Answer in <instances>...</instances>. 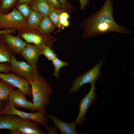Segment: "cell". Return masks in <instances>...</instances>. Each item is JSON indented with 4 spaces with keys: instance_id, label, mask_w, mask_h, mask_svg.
Masks as SVG:
<instances>
[{
    "instance_id": "16",
    "label": "cell",
    "mask_w": 134,
    "mask_h": 134,
    "mask_svg": "<svg viewBox=\"0 0 134 134\" xmlns=\"http://www.w3.org/2000/svg\"><path fill=\"white\" fill-rule=\"evenodd\" d=\"M16 116L7 114L0 115V129L9 130L11 134H21L16 128L15 120Z\"/></svg>"
},
{
    "instance_id": "26",
    "label": "cell",
    "mask_w": 134,
    "mask_h": 134,
    "mask_svg": "<svg viewBox=\"0 0 134 134\" xmlns=\"http://www.w3.org/2000/svg\"><path fill=\"white\" fill-rule=\"evenodd\" d=\"M68 13L65 11H63L61 13L60 17V24L63 27H67L69 25L68 19L69 18Z\"/></svg>"
},
{
    "instance_id": "29",
    "label": "cell",
    "mask_w": 134,
    "mask_h": 134,
    "mask_svg": "<svg viewBox=\"0 0 134 134\" xmlns=\"http://www.w3.org/2000/svg\"><path fill=\"white\" fill-rule=\"evenodd\" d=\"M46 0L52 5L55 8L64 10L62 5L57 0Z\"/></svg>"
},
{
    "instance_id": "22",
    "label": "cell",
    "mask_w": 134,
    "mask_h": 134,
    "mask_svg": "<svg viewBox=\"0 0 134 134\" xmlns=\"http://www.w3.org/2000/svg\"><path fill=\"white\" fill-rule=\"evenodd\" d=\"M52 61V64L54 66L53 74L57 78L59 77V73L60 68L62 67L68 66L69 64L66 62L62 61L57 57Z\"/></svg>"
},
{
    "instance_id": "12",
    "label": "cell",
    "mask_w": 134,
    "mask_h": 134,
    "mask_svg": "<svg viewBox=\"0 0 134 134\" xmlns=\"http://www.w3.org/2000/svg\"><path fill=\"white\" fill-rule=\"evenodd\" d=\"M20 54L25 59L28 63L33 67L36 68L38 58L41 55L40 51L37 47L27 43Z\"/></svg>"
},
{
    "instance_id": "2",
    "label": "cell",
    "mask_w": 134,
    "mask_h": 134,
    "mask_svg": "<svg viewBox=\"0 0 134 134\" xmlns=\"http://www.w3.org/2000/svg\"><path fill=\"white\" fill-rule=\"evenodd\" d=\"M30 82L33 105L35 110L40 111L49 104L52 89L45 78L40 75L34 80Z\"/></svg>"
},
{
    "instance_id": "3",
    "label": "cell",
    "mask_w": 134,
    "mask_h": 134,
    "mask_svg": "<svg viewBox=\"0 0 134 134\" xmlns=\"http://www.w3.org/2000/svg\"><path fill=\"white\" fill-rule=\"evenodd\" d=\"M17 36L23 38L27 43H33L39 49L44 45L52 48L53 43L56 40L54 36L44 35L37 30L28 28L26 27L17 30Z\"/></svg>"
},
{
    "instance_id": "27",
    "label": "cell",
    "mask_w": 134,
    "mask_h": 134,
    "mask_svg": "<svg viewBox=\"0 0 134 134\" xmlns=\"http://www.w3.org/2000/svg\"><path fill=\"white\" fill-rule=\"evenodd\" d=\"M62 5L64 11L70 13L74 9L75 7L71 5L67 0H57Z\"/></svg>"
},
{
    "instance_id": "9",
    "label": "cell",
    "mask_w": 134,
    "mask_h": 134,
    "mask_svg": "<svg viewBox=\"0 0 134 134\" xmlns=\"http://www.w3.org/2000/svg\"><path fill=\"white\" fill-rule=\"evenodd\" d=\"M15 123L16 129L21 134H44L40 128V125L33 120L18 116L16 119Z\"/></svg>"
},
{
    "instance_id": "21",
    "label": "cell",
    "mask_w": 134,
    "mask_h": 134,
    "mask_svg": "<svg viewBox=\"0 0 134 134\" xmlns=\"http://www.w3.org/2000/svg\"><path fill=\"white\" fill-rule=\"evenodd\" d=\"M64 11L55 8L48 16L56 28H60L61 26L60 24V16L62 13Z\"/></svg>"
},
{
    "instance_id": "10",
    "label": "cell",
    "mask_w": 134,
    "mask_h": 134,
    "mask_svg": "<svg viewBox=\"0 0 134 134\" xmlns=\"http://www.w3.org/2000/svg\"><path fill=\"white\" fill-rule=\"evenodd\" d=\"M0 78L24 92L29 97H32L30 82L28 80L11 72L8 73L0 72Z\"/></svg>"
},
{
    "instance_id": "8",
    "label": "cell",
    "mask_w": 134,
    "mask_h": 134,
    "mask_svg": "<svg viewBox=\"0 0 134 134\" xmlns=\"http://www.w3.org/2000/svg\"><path fill=\"white\" fill-rule=\"evenodd\" d=\"M96 81L91 83L90 91L81 100L79 105V111L75 121L77 125L82 126L85 120V116L88 109L94 103L98 97L96 93L95 84Z\"/></svg>"
},
{
    "instance_id": "18",
    "label": "cell",
    "mask_w": 134,
    "mask_h": 134,
    "mask_svg": "<svg viewBox=\"0 0 134 134\" xmlns=\"http://www.w3.org/2000/svg\"><path fill=\"white\" fill-rule=\"evenodd\" d=\"M56 27L48 16L43 17L40 22L37 30L44 35H49L55 30Z\"/></svg>"
},
{
    "instance_id": "28",
    "label": "cell",
    "mask_w": 134,
    "mask_h": 134,
    "mask_svg": "<svg viewBox=\"0 0 134 134\" xmlns=\"http://www.w3.org/2000/svg\"><path fill=\"white\" fill-rule=\"evenodd\" d=\"M10 72V64L9 63L0 62V72L8 73Z\"/></svg>"
},
{
    "instance_id": "33",
    "label": "cell",
    "mask_w": 134,
    "mask_h": 134,
    "mask_svg": "<svg viewBox=\"0 0 134 134\" xmlns=\"http://www.w3.org/2000/svg\"><path fill=\"white\" fill-rule=\"evenodd\" d=\"M34 0H18L17 3L18 5L22 3H26L29 4L31 3Z\"/></svg>"
},
{
    "instance_id": "17",
    "label": "cell",
    "mask_w": 134,
    "mask_h": 134,
    "mask_svg": "<svg viewBox=\"0 0 134 134\" xmlns=\"http://www.w3.org/2000/svg\"><path fill=\"white\" fill-rule=\"evenodd\" d=\"M14 54L5 42L2 34H0V62L10 64L11 57Z\"/></svg>"
},
{
    "instance_id": "23",
    "label": "cell",
    "mask_w": 134,
    "mask_h": 134,
    "mask_svg": "<svg viewBox=\"0 0 134 134\" xmlns=\"http://www.w3.org/2000/svg\"><path fill=\"white\" fill-rule=\"evenodd\" d=\"M39 50L41 55H44L49 60L52 61L57 57V55L54 51L48 46L44 45Z\"/></svg>"
},
{
    "instance_id": "11",
    "label": "cell",
    "mask_w": 134,
    "mask_h": 134,
    "mask_svg": "<svg viewBox=\"0 0 134 134\" xmlns=\"http://www.w3.org/2000/svg\"><path fill=\"white\" fill-rule=\"evenodd\" d=\"M26 94L21 90H13L11 93L8 100L15 107L22 108L34 112L35 110L32 102L26 98Z\"/></svg>"
},
{
    "instance_id": "6",
    "label": "cell",
    "mask_w": 134,
    "mask_h": 134,
    "mask_svg": "<svg viewBox=\"0 0 134 134\" xmlns=\"http://www.w3.org/2000/svg\"><path fill=\"white\" fill-rule=\"evenodd\" d=\"M103 64V61L101 60L91 69L77 77L73 81L72 87L69 90V92H76L84 85L91 84L100 79L101 77L100 68Z\"/></svg>"
},
{
    "instance_id": "4",
    "label": "cell",
    "mask_w": 134,
    "mask_h": 134,
    "mask_svg": "<svg viewBox=\"0 0 134 134\" xmlns=\"http://www.w3.org/2000/svg\"><path fill=\"white\" fill-rule=\"evenodd\" d=\"M10 64L11 72L30 82L34 81L40 75L36 68L27 62L17 60L14 55L11 57Z\"/></svg>"
},
{
    "instance_id": "30",
    "label": "cell",
    "mask_w": 134,
    "mask_h": 134,
    "mask_svg": "<svg viewBox=\"0 0 134 134\" xmlns=\"http://www.w3.org/2000/svg\"><path fill=\"white\" fill-rule=\"evenodd\" d=\"M45 129L47 131L49 134H58L57 128L51 125L50 127H49L47 125L44 126Z\"/></svg>"
},
{
    "instance_id": "14",
    "label": "cell",
    "mask_w": 134,
    "mask_h": 134,
    "mask_svg": "<svg viewBox=\"0 0 134 134\" xmlns=\"http://www.w3.org/2000/svg\"><path fill=\"white\" fill-rule=\"evenodd\" d=\"M46 116L52 121L55 127L60 130L62 134H77L76 129L77 124L75 121L67 123L60 120L55 116L51 114H47Z\"/></svg>"
},
{
    "instance_id": "19",
    "label": "cell",
    "mask_w": 134,
    "mask_h": 134,
    "mask_svg": "<svg viewBox=\"0 0 134 134\" xmlns=\"http://www.w3.org/2000/svg\"><path fill=\"white\" fill-rule=\"evenodd\" d=\"M43 18L40 14L31 10L27 20L26 27L37 30Z\"/></svg>"
},
{
    "instance_id": "32",
    "label": "cell",
    "mask_w": 134,
    "mask_h": 134,
    "mask_svg": "<svg viewBox=\"0 0 134 134\" xmlns=\"http://www.w3.org/2000/svg\"><path fill=\"white\" fill-rule=\"evenodd\" d=\"M90 0H79L80 6V9L81 10H83L86 7V5Z\"/></svg>"
},
{
    "instance_id": "5",
    "label": "cell",
    "mask_w": 134,
    "mask_h": 134,
    "mask_svg": "<svg viewBox=\"0 0 134 134\" xmlns=\"http://www.w3.org/2000/svg\"><path fill=\"white\" fill-rule=\"evenodd\" d=\"M7 114H12L16 116L34 120L40 125L44 126L47 124V119L46 116V109L36 113H29L17 109L9 101L7 100L3 108L0 110V115Z\"/></svg>"
},
{
    "instance_id": "1",
    "label": "cell",
    "mask_w": 134,
    "mask_h": 134,
    "mask_svg": "<svg viewBox=\"0 0 134 134\" xmlns=\"http://www.w3.org/2000/svg\"><path fill=\"white\" fill-rule=\"evenodd\" d=\"M113 0H105L99 10L82 22V26L84 30L82 37L88 38L113 32L130 34L131 31L128 28L115 22L113 18Z\"/></svg>"
},
{
    "instance_id": "7",
    "label": "cell",
    "mask_w": 134,
    "mask_h": 134,
    "mask_svg": "<svg viewBox=\"0 0 134 134\" xmlns=\"http://www.w3.org/2000/svg\"><path fill=\"white\" fill-rule=\"evenodd\" d=\"M27 19L16 9L7 14L0 13V30L10 28L16 30L26 27Z\"/></svg>"
},
{
    "instance_id": "13",
    "label": "cell",
    "mask_w": 134,
    "mask_h": 134,
    "mask_svg": "<svg viewBox=\"0 0 134 134\" xmlns=\"http://www.w3.org/2000/svg\"><path fill=\"white\" fill-rule=\"evenodd\" d=\"M5 42L13 52L14 54H19L27 44L21 37L14 36L10 33L2 34Z\"/></svg>"
},
{
    "instance_id": "31",
    "label": "cell",
    "mask_w": 134,
    "mask_h": 134,
    "mask_svg": "<svg viewBox=\"0 0 134 134\" xmlns=\"http://www.w3.org/2000/svg\"><path fill=\"white\" fill-rule=\"evenodd\" d=\"M16 32V30L11 28H7L3 30H0V34H2L5 33H14Z\"/></svg>"
},
{
    "instance_id": "24",
    "label": "cell",
    "mask_w": 134,
    "mask_h": 134,
    "mask_svg": "<svg viewBox=\"0 0 134 134\" xmlns=\"http://www.w3.org/2000/svg\"><path fill=\"white\" fill-rule=\"evenodd\" d=\"M17 0H0V13L5 14Z\"/></svg>"
},
{
    "instance_id": "25",
    "label": "cell",
    "mask_w": 134,
    "mask_h": 134,
    "mask_svg": "<svg viewBox=\"0 0 134 134\" xmlns=\"http://www.w3.org/2000/svg\"><path fill=\"white\" fill-rule=\"evenodd\" d=\"M16 8L27 19L31 11L28 3H24L19 4L17 5Z\"/></svg>"
},
{
    "instance_id": "34",
    "label": "cell",
    "mask_w": 134,
    "mask_h": 134,
    "mask_svg": "<svg viewBox=\"0 0 134 134\" xmlns=\"http://www.w3.org/2000/svg\"><path fill=\"white\" fill-rule=\"evenodd\" d=\"M6 101L4 100L0 102V110L4 107Z\"/></svg>"
},
{
    "instance_id": "15",
    "label": "cell",
    "mask_w": 134,
    "mask_h": 134,
    "mask_svg": "<svg viewBox=\"0 0 134 134\" xmlns=\"http://www.w3.org/2000/svg\"><path fill=\"white\" fill-rule=\"evenodd\" d=\"M31 10L40 14L43 17L48 16L55 9L46 0H34L31 3Z\"/></svg>"
},
{
    "instance_id": "20",
    "label": "cell",
    "mask_w": 134,
    "mask_h": 134,
    "mask_svg": "<svg viewBox=\"0 0 134 134\" xmlns=\"http://www.w3.org/2000/svg\"><path fill=\"white\" fill-rule=\"evenodd\" d=\"M15 87L0 78V102L7 101L11 92Z\"/></svg>"
}]
</instances>
